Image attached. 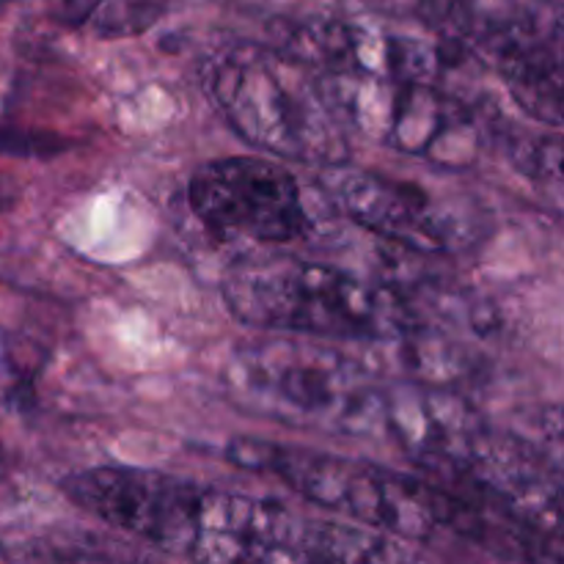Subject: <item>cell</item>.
Segmentation results:
<instances>
[{
    "label": "cell",
    "instance_id": "52a82bcc",
    "mask_svg": "<svg viewBox=\"0 0 564 564\" xmlns=\"http://www.w3.org/2000/svg\"><path fill=\"white\" fill-rule=\"evenodd\" d=\"M187 202L218 242H292L306 231L301 187L286 169L262 158L204 163L187 182Z\"/></svg>",
    "mask_w": 564,
    "mask_h": 564
},
{
    "label": "cell",
    "instance_id": "ba28073f",
    "mask_svg": "<svg viewBox=\"0 0 564 564\" xmlns=\"http://www.w3.org/2000/svg\"><path fill=\"white\" fill-rule=\"evenodd\" d=\"M64 494L80 510L149 545L187 556L196 540L204 488L147 468L102 466L75 474Z\"/></svg>",
    "mask_w": 564,
    "mask_h": 564
},
{
    "label": "cell",
    "instance_id": "e0dca14e",
    "mask_svg": "<svg viewBox=\"0 0 564 564\" xmlns=\"http://www.w3.org/2000/svg\"><path fill=\"white\" fill-rule=\"evenodd\" d=\"M6 3H9V0H0V11H3V9H6Z\"/></svg>",
    "mask_w": 564,
    "mask_h": 564
},
{
    "label": "cell",
    "instance_id": "3957f363",
    "mask_svg": "<svg viewBox=\"0 0 564 564\" xmlns=\"http://www.w3.org/2000/svg\"><path fill=\"white\" fill-rule=\"evenodd\" d=\"M226 386L237 405L292 427L334 435H372L383 427V389L334 347L248 341L231 356Z\"/></svg>",
    "mask_w": 564,
    "mask_h": 564
},
{
    "label": "cell",
    "instance_id": "5b68a950",
    "mask_svg": "<svg viewBox=\"0 0 564 564\" xmlns=\"http://www.w3.org/2000/svg\"><path fill=\"white\" fill-rule=\"evenodd\" d=\"M323 83L341 119L386 147L444 169H468L477 160L479 116L438 83L391 77H323Z\"/></svg>",
    "mask_w": 564,
    "mask_h": 564
},
{
    "label": "cell",
    "instance_id": "7c38bea8",
    "mask_svg": "<svg viewBox=\"0 0 564 564\" xmlns=\"http://www.w3.org/2000/svg\"><path fill=\"white\" fill-rule=\"evenodd\" d=\"M165 6V0H102L86 25L99 39L138 36L163 17Z\"/></svg>",
    "mask_w": 564,
    "mask_h": 564
},
{
    "label": "cell",
    "instance_id": "277c9868",
    "mask_svg": "<svg viewBox=\"0 0 564 564\" xmlns=\"http://www.w3.org/2000/svg\"><path fill=\"white\" fill-rule=\"evenodd\" d=\"M226 460L246 471L275 474L303 499L408 543L430 540L452 527L455 516L457 499L446 488L375 463L259 438H231Z\"/></svg>",
    "mask_w": 564,
    "mask_h": 564
},
{
    "label": "cell",
    "instance_id": "30bf717a",
    "mask_svg": "<svg viewBox=\"0 0 564 564\" xmlns=\"http://www.w3.org/2000/svg\"><path fill=\"white\" fill-rule=\"evenodd\" d=\"M306 521L268 499L204 490L191 560L198 562H306Z\"/></svg>",
    "mask_w": 564,
    "mask_h": 564
},
{
    "label": "cell",
    "instance_id": "9c48e42d",
    "mask_svg": "<svg viewBox=\"0 0 564 564\" xmlns=\"http://www.w3.org/2000/svg\"><path fill=\"white\" fill-rule=\"evenodd\" d=\"M383 427L430 474L466 482L496 430L446 386L405 383L383 391Z\"/></svg>",
    "mask_w": 564,
    "mask_h": 564
},
{
    "label": "cell",
    "instance_id": "9a60e30c",
    "mask_svg": "<svg viewBox=\"0 0 564 564\" xmlns=\"http://www.w3.org/2000/svg\"><path fill=\"white\" fill-rule=\"evenodd\" d=\"M102 0H61L58 9H55V17L58 22H64L66 28H80L91 20L94 11L99 9Z\"/></svg>",
    "mask_w": 564,
    "mask_h": 564
},
{
    "label": "cell",
    "instance_id": "4fadbf2b",
    "mask_svg": "<svg viewBox=\"0 0 564 564\" xmlns=\"http://www.w3.org/2000/svg\"><path fill=\"white\" fill-rule=\"evenodd\" d=\"M507 154L521 174L538 182H560L562 176V141L556 135H532L512 132L507 135Z\"/></svg>",
    "mask_w": 564,
    "mask_h": 564
},
{
    "label": "cell",
    "instance_id": "5bb4252c",
    "mask_svg": "<svg viewBox=\"0 0 564 564\" xmlns=\"http://www.w3.org/2000/svg\"><path fill=\"white\" fill-rule=\"evenodd\" d=\"M69 149V141L42 130H20V127H0V154L14 158H47Z\"/></svg>",
    "mask_w": 564,
    "mask_h": 564
},
{
    "label": "cell",
    "instance_id": "8fae6325",
    "mask_svg": "<svg viewBox=\"0 0 564 564\" xmlns=\"http://www.w3.org/2000/svg\"><path fill=\"white\" fill-rule=\"evenodd\" d=\"M411 551L391 543L375 529H356L345 523H308L303 532V560L325 562H394L408 560Z\"/></svg>",
    "mask_w": 564,
    "mask_h": 564
},
{
    "label": "cell",
    "instance_id": "8992f818",
    "mask_svg": "<svg viewBox=\"0 0 564 564\" xmlns=\"http://www.w3.org/2000/svg\"><path fill=\"white\" fill-rule=\"evenodd\" d=\"M330 202L361 229L419 253H457L482 237L477 202L339 163L323 169Z\"/></svg>",
    "mask_w": 564,
    "mask_h": 564
},
{
    "label": "cell",
    "instance_id": "2e32d148",
    "mask_svg": "<svg viewBox=\"0 0 564 564\" xmlns=\"http://www.w3.org/2000/svg\"><path fill=\"white\" fill-rule=\"evenodd\" d=\"M6 471V452H3V444H0V477H3Z\"/></svg>",
    "mask_w": 564,
    "mask_h": 564
},
{
    "label": "cell",
    "instance_id": "6da1fadb",
    "mask_svg": "<svg viewBox=\"0 0 564 564\" xmlns=\"http://www.w3.org/2000/svg\"><path fill=\"white\" fill-rule=\"evenodd\" d=\"M202 86L231 130L295 163H347L345 119L323 77L281 47L235 42L202 61Z\"/></svg>",
    "mask_w": 564,
    "mask_h": 564
},
{
    "label": "cell",
    "instance_id": "7a4b0ae2",
    "mask_svg": "<svg viewBox=\"0 0 564 564\" xmlns=\"http://www.w3.org/2000/svg\"><path fill=\"white\" fill-rule=\"evenodd\" d=\"M224 303L253 328L375 341L419 323L397 286L290 253H248L224 275Z\"/></svg>",
    "mask_w": 564,
    "mask_h": 564
}]
</instances>
